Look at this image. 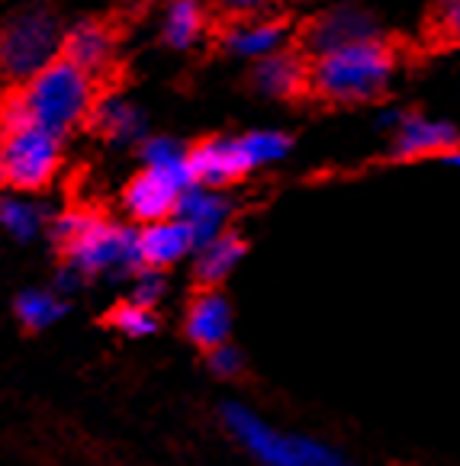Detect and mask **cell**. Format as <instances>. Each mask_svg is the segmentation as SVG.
<instances>
[{
  "instance_id": "cell-1",
  "label": "cell",
  "mask_w": 460,
  "mask_h": 466,
  "mask_svg": "<svg viewBox=\"0 0 460 466\" xmlns=\"http://www.w3.org/2000/svg\"><path fill=\"white\" fill-rule=\"evenodd\" d=\"M107 94L110 90H104V81L58 56L29 81L10 84L7 94L0 96V129L33 123L65 138L68 132L90 126L97 103Z\"/></svg>"
},
{
  "instance_id": "cell-2",
  "label": "cell",
  "mask_w": 460,
  "mask_h": 466,
  "mask_svg": "<svg viewBox=\"0 0 460 466\" xmlns=\"http://www.w3.org/2000/svg\"><path fill=\"white\" fill-rule=\"evenodd\" d=\"M56 251L68 280H90L104 270H145L138 232L117 226L97 209H71L56 222Z\"/></svg>"
},
{
  "instance_id": "cell-3",
  "label": "cell",
  "mask_w": 460,
  "mask_h": 466,
  "mask_svg": "<svg viewBox=\"0 0 460 466\" xmlns=\"http://www.w3.org/2000/svg\"><path fill=\"white\" fill-rule=\"evenodd\" d=\"M396 52L383 39H361L310 58V90L335 103H364L383 94Z\"/></svg>"
},
{
  "instance_id": "cell-4",
  "label": "cell",
  "mask_w": 460,
  "mask_h": 466,
  "mask_svg": "<svg viewBox=\"0 0 460 466\" xmlns=\"http://www.w3.org/2000/svg\"><path fill=\"white\" fill-rule=\"evenodd\" d=\"M65 23L46 0L20 4L0 20V81L23 84L62 56Z\"/></svg>"
},
{
  "instance_id": "cell-5",
  "label": "cell",
  "mask_w": 460,
  "mask_h": 466,
  "mask_svg": "<svg viewBox=\"0 0 460 466\" xmlns=\"http://www.w3.org/2000/svg\"><path fill=\"white\" fill-rule=\"evenodd\" d=\"M62 167V136L33 123L0 129V184L4 190L39 193Z\"/></svg>"
},
{
  "instance_id": "cell-6",
  "label": "cell",
  "mask_w": 460,
  "mask_h": 466,
  "mask_svg": "<svg viewBox=\"0 0 460 466\" xmlns=\"http://www.w3.org/2000/svg\"><path fill=\"white\" fill-rule=\"evenodd\" d=\"M222 421L261 466H348V460L338 457L332 447L274 431L241 405H226Z\"/></svg>"
},
{
  "instance_id": "cell-7",
  "label": "cell",
  "mask_w": 460,
  "mask_h": 466,
  "mask_svg": "<svg viewBox=\"0 0 460 466\" xmlns=\"http://www.w3.org/2000/svg\"><path fill=\"white\" fill-rule=\"evenodd\" d=\"M190 187H193V180L187 167L145 165V171H138L136 177L126 184L123 206L136 222L151 226V222L178 216L180 197H184V190H190Z\"/></svg>"
},
{
  "instance_id": "cell-8",
  "label": "cell",
  "mask_w": 460,
  "mask_h": 466,
  "mask_svg": "<svg viewBox=\"0 0 460 466\" xmlns=\"http://www.w3.org/2000/svg\"><path fill=\"white\" fill-rule=\"evenodd\" d=\"M377 26H373V16L361 7H332L325 14L312 16L306 26L300 29V52L306 58L325 56V52H335L342 46L361 39H373Z\"/></svg>"
},
{
  "instance_id": "cell-9",
  "label": "cell",
  "mask_w": 460,
  "mask_h": 466,
  "mask_svg": "<svg viewBox=\"0 0 460 466\" xmlns=\"http://www.w3.org/2000/svg\"><path fill=\"white\" fill-rule=\"evenodd\" d=\"M117 26L110 20H100V16H87V20H77L65 29L62 56L87 75H94L97 81H107L113 65H117Z\"/></svg>"
},
{
  "instance_id": "cell-10",
  "label": "cell",
  "mask_w": 460,
  "mask_h": 466,
  "mask_svg": "<svg viewBox=\"0 0 460 466\" xmlns=\"http://www.w3.org/2000/svg\"><path fill=\"white\" fill-rule=\"evenodd\" d=\"M187 171L193 187H226L254 167L241 138H207L187 148Z\"/></svg>"
},
{
  "instance_id": "cell-11",
  "label": "cell",
  "mask_w": 460,
  "mask_h": 466,
  "mask_svg": "<svg viewBox=\"0 0 460 466\" xmlns=\"http://www.w3.org/2000/svg\"><path fill=\"white\" fill-rule=\"evenodd\" d=\"M229 331H232V309H229L226 296H222L220 289L207 287L190 302V312H187V338L210 354V350L222 348V344L229 341Z\"/></svg>"
},
{
  "instance_id": "cell-12",
  "label": "cell",
  "mask_w": 460,
  "mask_h": 466,
  "mask_svg": "<svg viewBox=\"0 0 460 466\" xmlns=\"http://www.w3.org/2000/svg\"><path fill=\"white\" fill-rule=\"evenodd\" d=\"M190 248H197V238H193V228L180 216L178 219L151 222V226H145L138 232V254H142L145 270L171 268Z\"/></svg>"
},
{
  "instance_id": "cell-13",
  "label": "cell",
  "mask_w": 460,
  "mask_h": 466,
  "mask_svg": "<svg viewBox=\"0 0 460 466\" xmlns=\"http://www.w3.org/2000/svg\"><path fill=\"white\" fill-rule=\"evenodd\" d=\"M251 84L268 96H296L310 90V58L296 52H274L254 65Z\"/></svg>"
},
{
  "instance_id": "cell-14",
  "label": "cell",
  "mask_w": 460,
  "mask_h": 466,
  "mask_svg": "<svg viewBox=\"0 0 460 466\" xmlns=\"http://www.w3.org/2000/svg\"><path fill=\"white\" fill-rule=\"evenodd\" d=\"M283 35H287V20H283V16L254 14V16H239V20H232V26L222 35V42H226V48L235 52V56L264 58V56L281 52Z\"/></svg>"
},
{
  "instance_id": "cell-15",
  "label": "cell",
  "mask_w": 460,
  "mask_h": 466,
  "mask_svg": "<svg viewBox=\"0 0 460 466\" xmlns=\"http://www.w3.org/2000/svg\"><path fill=\"white\" fill-rule=\"evenodd\" d=\"M178 216L193 228L197 248H203V245H210L216 235H222L229 206H226V199H220L216 193H207V190H199V187H193V190H184V197H180Z\"/></svg>"
},
{
  "instance_id": "cell-16",
  "label": "cell",
  "mask_w": 460,
  "mask_h": 466,
  "mask_svg": "<svg viewBox=\"0 0 460 466\" xmlns=\"http://www.w3.org/2000/svg\"><path fill=\"white\" fill-rule=\"evenodd\" d=\"M457 145V132L447 123H434V119L409 116L403 119L396 132V151L413 158V155H438Z\"/></svg>"
},
{
  "instance_id": "cell-17",
  "label": "cell",
  "mask_w": 460,
  "mask_h": 466,
  "mask_svg": "<svg viewBox=\"0 0 460 466\" xmlns=\"http://www.w3.org/2000/svg\"><path fill=\"white\" fill-rule=\"evenodd\" d=\"M210 16L203 0H168L165 16H161V39L171 48H190L203 35Z\"/></svg>"
},
{
  "instance_id": "cell-18",
  "label": "cell",
  "mask_w": 460,
  "mask_h": 466,
  "mask_svg": "<svg viewBox=\"0 0 460 466\" xmlns=\"http://www.w3.org/2000/svg\"><path fill=\"white\" fill-rule=\"evenodd\" d=\"M245 254V241L232 232L216 235L210 245L199 248V261H197V280L203 287H220L232 268L239 264V258Z\"/></svg>"
},
{
  "instance_id": "cell-19",
  "label": "cell",
  "mask_w": 460,
  "mask_h": 466,
  "mask_svg": "<svg viewBox=\"0 0 460 466\" xmlns=\"http://www.w3.org/2000/svg\"><path fill=\"white\" fill-rule=\"evenodd\" d=\"M90 126H94L104 138H110V142H129V138L142 136V129H145L138 110H132L129 103L119 100L117 94H107L104 100L97 103L94 116H90Z\"/></svg>"
},
{
  "instance_id": "cell-20",
  "label": "cell",
  "mask_w": 460,
  "mask_h": 466,
  "mask_svg": "<svg viewBox=\"0 0 460 466\" xmlns=\"http://www.w3.org/2000/svg\"><path fill=\"white\" fill-rule=\"evenodd\" d=\"M65 302H58L52 293H23L16 299V319L26 331H42L48 325L62 319Z\"/></svg>"
},
{
  "instance_id": "cell-21",
  "label": "cell",
  "mask_w": 460,
  "mask_h": 466,
  "mask_svg": "<svg viewBox=\"0 0 460 466\" xmlns=\"http://www.w3.org/2000/svg\"><path fill=\"white\" fill-rule=\"evenodd\" d=\"M425 33L434 46H460V0H432Z\"/></svg>"
},
{
  "instance_id": "cell-22",
  "label": "cell",
  "mask_w": 460,
  "mask_h": 466,
  "mask_svg": "<svg viewBox=\"0 0 460 466\" xmlns=\"http://www.w3.org/2000/svg\"><path fill=\"white\" fill-rule=\"evenodd\" d=\"M107 325H113V329H119L123 335L129 338H145L151 335V331L158 329V319H155V312H151V306H142V302H119V306H113L110 312L104 316Z\"/></svg>"
},
{
  "instance_id": "cell-23",
  "label": "cell",
  "mask_w": 460,
  "mask_h": 466,
  "mask_svg": "<svg viewBox=\"0 0 460 466\" xmlns=\"http://www.w3.org/2000/svg\"><path fill=\"white\" fill-rule=\"evenodd\" d=\"M241 145H245L248 158H251V167L281 161L290 151V138L283 132H248V136H241Z\"/></svg>"
},
{
  "instance_id": "cell-24",
  "label": "cell",
  "mask_w": 460,
  "mask_h": 466,
  "mask_svg": "<svg viewBox=\"0 0 460 466\" xmlns=\"http://www.w3.org/2000/svg\"><path fill=\"white\" fill-rule=\"evenodd\" d=\"M0 222L7 226L10 235H16L20 241H29L39 228V213L33 206L16 203V199H0Z\"/></svg>"
},
{
  "instance_id": "cell-25",
  "label": "cell",
  "mask_w": 460,
  "mask_h": 466,
  "mask_svg": "<svg viewBox=\"0 0 460 466\" xmlns=\"http://www.w3.org/2000/svg\"><path fill=\"white\" fill-rule=\"evenodd\" d=\"M210 367H213L216 377H235L241 370V354L235 348H229V344H222V348L210 350Z\"/></svg>"
},
{
  "instance_id": "cell-26",
  "label": "cell",
  "mask_w": 460,
  "mask_h": 466,
  "mask_svg": "<svg viewBox=\"0 0 460 466\" xmlns=\"http://www.w3.org/2000/svg\"><path fill=\"white\" fill-rule=\"evenodd\" d=\"M158 293H161L158 270H142V280H138V287H136V302H142V306H151V302L158 299Z\"/></svg>"
},
{
  "instance_id": "cell-27",
  "label": "cell",
  "mask_w": 460,
  "mask_h": 466,
  "mask_svg": "<svg viewBox=\"0 0 460 466\" xmlns=\"http://www.w3.org/2000/svg\"><path fill=\"white\" fill-rule=\"evenodd\" d=\"M274 0H222V7L239 20V16H254V14H268V7Z\"/></svg>"
},
{
  "instance_id": "cell-28",
  "label": "cell",
  "mask_w": 460,
  "mask_h": 466,
  "mask_svg": "<svg viewBox=\"0 0 460 466\" xmlns=\"http://www.w3.org/2000/svg\"><path fill=\"white\" fill-rule=\"evenodd\" d=\"M445 161H447V165H454V167H460V148H447Z\"/></svg>"
}]
</instances>
